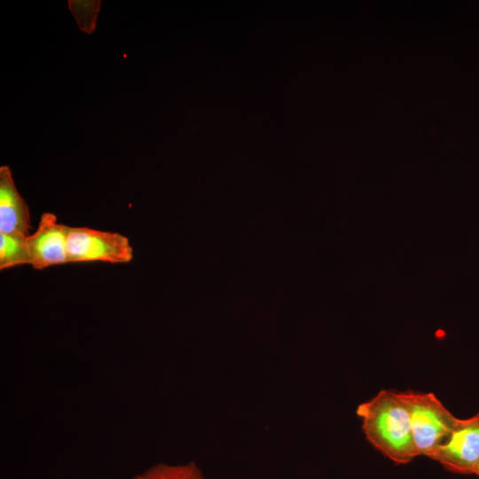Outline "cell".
<instances>
[{
	"label": "cell",
	"mask_w": 479,
	"mask_h": 479,
	"mask_svg": "<svg viewBox=\"0 0 479 479\" xmlns=\"http://www.w3.org/2000/svg\"><path fill=\"white\" fill-rule=\"evenodd\" d=\"M357 414L366 440L389 460L406 464L418 456L409 410L399 392L381 389L357 406Z\"/></svg>",
	"instance_id": "cell-1"
},
{
	"label": "cell",
	"mask_w": 479,
	"mask_h": 479,
	"mask_svg": "<svg viewBox=\"0 0 479 479\" xmlns=\"http://www.w3.org/2000/svg\"><path fill=\"white\" fill-rule=\"evenodd\" d=\"M406 404L413 444L418 456L430 457L453 430L455 417L432 392L406 390L399 392Z\"/></svg>",
	"instance_id": "cell-2"
},
{
	"label": "cell",
	"mask_w": 479,
	"mask_h": 479,
	"mask_svg": "<svg viewBox=\"0 0 479 479\" xmlns=\"http://www.w3.org/2000/svg\"><path fill=\"white\" fill-rule=\"evenodd\" d=\"M69 263H127L133 259L128 237L88 227H71L67 237Z\"/></svg>",
	"instance_id": "cell-3"
},
{
	"label": "cell",
	"mask_w": 479,
	"mask_h": 479,
	"mask_svg": "<svg viewBox=\"0 0 479 479\" xmlns=\"http://www.w3.org/2000/svg\"><path fill=\"white\" fill-rule=\"evenodd\" d=\"M429 459L447 470L473 475L479 462V412L467 419H459L446 441Z\"/></svg>",
	"instance_id": "cell-4"
},
{
	"label": "cell",
	"mask_w": 479,
	"mask_h": 479,
	"mask_svg": "<svg viewBox=\"0 0 479 479\" xmlns=\"http://www.w3.org/2000/svg\"><path fill=\"white\" fill-rule=\"evenodd\" d=\"M70 228L58 223L53 213L42 214L36 230L27 238L30 265L35 270L69 263L67 237Z\"/></svg>",
	"instance_id": "cell-5"
},
{
	"label": "cell",
	"mask_w": 479,
	"mask_h": 479,
	"mask_svg": "<svg viewBox=\"0 0 479 479\" xmlns=\"http://www.w3.org/2000/svg\"><path fill=\"white\" fill-rule=\"evenodd\" d=\"M30 214L27 202L20 194L11 169L0 167V232L29 236Z\"/></svg>",
	"instance_id": "cell-6"
},
{
	"label": "cell",
	"mask_w": 479,
	"mask_h": 479,
	"mask_svg": "<svg viewBox=\"0 0 479 479\" xmlns=\"http://www.w3.org/2000/svg\"><path fill=\"white\" fill-rule=\"evenodd\" d=\"M28 237V236H27ZM27 236L0 232V270L29 264L30 255Z\"/></svg>",
	"instance_id": "cell-7"
},
{
	"label": "cell",
	"mask_w": 479,
	"mask_h": 479,
	"mask_svg": "<svg viewBox=\"0 0 479 479\" xmlns=\"http://www.w3.org/2000/svg\"><path fill=\"white\" fill-rule=\"evenodd\" d=\"M131 479H206L193 462L183 465L158 463Z\"/></svg>",
	"instance_id": "cell-8"
},
{
	"label": "cell",
	"mask_w": 479,
	"mask_h": 479,
	"mask_svg": "<svg viewBox=\"0 0 479 479\" xmlns=\"http://www.w3.org/2000/svg\"><path fill=\"white\" fill-rule=\"evenodd\" d=\"M474 475H476L479 477V462H478V464H477V466L475 467Z\"/></svg>",
	"instance_id": "cell-9"
}]
</instances>
